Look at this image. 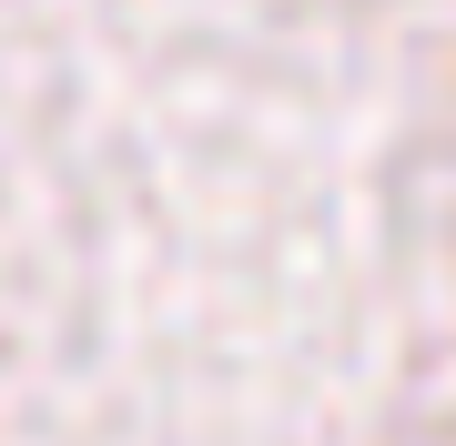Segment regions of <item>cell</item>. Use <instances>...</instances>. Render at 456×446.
Instances as JSON below:
<instances>
[]
</instances>
